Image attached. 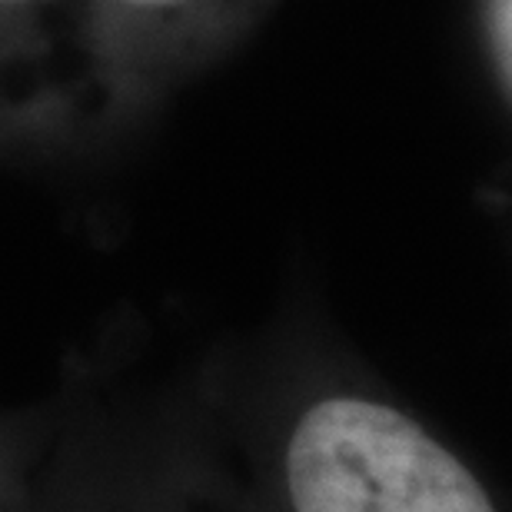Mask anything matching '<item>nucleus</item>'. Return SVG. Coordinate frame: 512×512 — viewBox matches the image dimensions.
Returning a JSON list of instances; mask_svg holds the SVG:
<instances>
[{
  "instance_id": "nucleus-1",
  "label": "nucleus",
  "mask_w": 512,
  "mask_h": 512,
  "mask_svg": "<svg viewBox=\"0 0 512 512\" xmlns=\"http://www.w3.org/2000/svg\"><path fill=\"white\" fill-rule=\"evenodd\" d=\"M190 383L243 512H509L476 459L310 310L203 356Z\"/></svg>"
},
{
  "instance_id": "nucleus-2",
  "label": "nucleus",
  "mask_w": 512,
  "mask_h": 512,
  "mask_svg": "<svg viewBox=\"0 0 512 512\" xmlns=\"http://www.w3.org/2000/svg\"><path fill=\"white\" fill-rule=\"evenodd\" d=\"M24 512H243L203 426L190 370L137 373L130 336L70 353Z\"/></svg>"
},
{
  "instance_id": "nucleus-3",
  "label": "nucleus",
  "mask_w": 512,
  "mask_h": 512,
  "mask_svg": "<svg viewBox=\"0 0 512 512\" xmlns=\"http://www.w3.org/2000/svg\"><path fill=\"white\" fill-rule=\"evenodd\" d=\"M280 0H84L107 130L153 107L217 67Z\"/></svg>"
},
{
  "instance_id": "nucleus-4",
  "label": "nucleus",
  "mask_w": 512,
  "mask_h": 512,
  "mask_svg": "<svg viewBox=\"0 0 512 512\" xmlns=\"http://www.w3.org/2000/svg\"><path fill=\"white\" fill-rule=\"evenodd\" d=\"M104 130L84 0H0V150Z\"/></svg>"
},
{
  "instance_id": "nucleus-5",
  "label": "nucleus",
  "mask_w": 512,
  "mask_h": 512,
  "mask_svg": "<svg viewBox=\"0 0 512 512\" xmlns=\"http://www.w3.org/2000/svg\"><path fill=\"white\" fill-rule=\"evenodd\" d=\"M54 413V393L27 406L0 409V512H24Z\"/></svg>"
},
{
  "instance_id": "nucleus-6",
  "label": "nucleus",
  "mask_w": 512,
  "mask_h": 512,
  "mask_svg": "<svg viewBox=\"0 0 512 512\" xmlns=\"http://www.w3.org/2000/svg\"><path fill=\"white\" fill-rule=\"evenodd\" d=\"M479 20H483L489 74H493L496 87H503V97H509V0H483L479 4Z\"/></svg>"
}]
</instances>
